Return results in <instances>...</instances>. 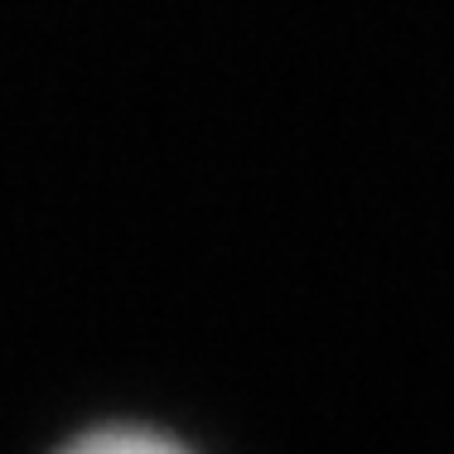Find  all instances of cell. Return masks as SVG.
<instances>
[{
    "label": "cell",
    "instance_id": "6da1fadb",
    "mask_svg": "<svg viewBox=\"0 0 454 454\" xmlns=\"http://www.w3.org/2000/svg\"><path fill=\"white\" fill-rule=\"evenodd\" d=\"M59 454H193L175 445L169 435H155V430H140V426H106V430H92V435L63 445Z\"/></svg>",
    "mask_w": 454,
    "mask_h": 454
}]
</instances>
